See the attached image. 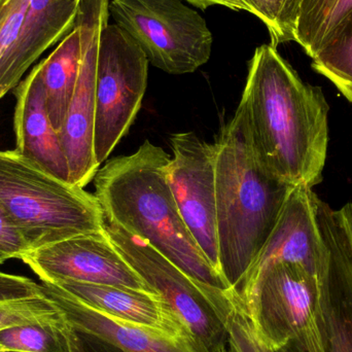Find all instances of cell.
Here are the masks:
<instances>
[{
	"instance_id": "cell-1",
	"label": "cell",
	"mask_w": 352,
	"mask_h": 352,
	"mask_svg": "<svg viewBox=\"0 0 352 352\" xmlns=\"http://www.w3.org/2000/svg\"><path fill=\"white\" fill-rule=\"evenodd\" d=\"M252 148L267 171L289 186L322 180L328 153L329 105L276 47H256L241 101Z\"/></svg>"
},
{
	"instance_id": "cell-2",
	"label": "cell",
	"mask_w": 352,
	"mask_h": 352,
	"mask_svg": "<svg viewBox=\"0 0 352 352\" xmlns=\"http://www.w3.org/2000/svg\"><path fill=\"white\" fill-rule=\"evenodd\" d=\"M170 159L162 148L146 140L133 154L113 159L97 171L95 196L105 221L148 242L200 285L233 291L182 219L167 182Z\"/></svg>"
},
{
	"instance_id": "cell-3",
	"label": "cell",
	"mask_w": 352,
	"mask_h": 352,
	"mask_svg": "<svg viewBox=\"0 0 352 352\" xmlns=\"http://www.w3.org/2000/svg\"><path fill=\"white\" fill-rule=\"evenodd\" d=\"M214 148L219 272L238 295L294 186L261 164L241 102Z\"/></svg>"
},
{
	"instance_id": "cell-4",
	"label": "cell",
	"mask_w": 352,
	"mask_h": 352,
	"mask_svg": "<svg viewBox=\"0 0 352 352\" xmlns=\"http://www.w3.org/2000/svg\"><path fill=\"white\" fill-rule=\"evenodd\" d=\"M0 207L30 250L104 232L95 195L59 179L16 150L0 151Z\"/></svg>"
},
{
	"instance_id": "cell-5",
	"label": "cell",
	"mask_w": 352,
	"mask_h": 352,
	"mask_svg": "<svg viewBox=\"0 0 352 352\" xmlns=\"http://www.w3.org/2000/svg\"><path fill=\"white\" fill-rule=\"evenodd\" d=\"M105 233L140 278L170 308L190 338L204 352H229V320L234 291L197 283L148 242L105 221Z\"/></svg>"
},
{
	"instance_id": "cell-6",
	"label": "cell",
	"mask_w": 352,
	"mask_h": 352,
	"mask_svg": "<svg viewBox=\"0 0 352 352\" xmlns=\"http://www.w3.org/2000/svg\"><path fill=\"white\" fill-rule=\"evenodd\" d=\"M258 338L273 352H324L318 322V276L297 264L263 270L240 297Z\"/></svg>"
},
{
	"instance_id": "cell-7",
	"label": "cell",
	"mask_w": 352,
	"mask_h": 352,
	"mask_svg": "<svg viewBox=\"0 0 352 352\" xmlns=\"http://www.w3.org/2000/svg\"><path fill=\"white\" fill-rule=\"evenodd\" d=\"M109 10L148 62L167 74H192L210 58L212 34L182 0H111Z\"/></svg>"
},
{
	"instance_id": "cell-8",
	"label": "cell",
	"mask_w": 352,
	"mask_h": 352,
	"mask_svg": "<svg viewBox=\"0 0 352 352\" xmlns=\"http://www.w3.org/2000/svg\"><path fill=\"white\" fill-rule=\"evenodd\" d=\"M148 62L138 43L118 26L101 29L96 70L94 150L99 166L128 133L144 100Z\"/></svg>"
},
{
	"instance_id": "cell-9",
	"label": "cell",
	"mask_w": 352,
	"mask_h": 352,
	"mask_svg": "<svg viewBox=\"0 0 352 352\" xmlns=\"http://www.w3.org/2000/svg\"><path fill=\"white\" fill-rule=\"evenodd\" d=\"M80 0H0V100L76 25Z\"/></svg>"
},
{
	"instance_id": "cell-10",
	"label": "cell",
	"mask_w": 352,
	"mask_h": 352,
	"mask_svg": "<svg viewBox=\"0 0 352 352\" xmlns=\"http://www.w3.org/2000/svg\"><path fill=\"white\" fill-rule=\"evenodd\" d=\"M109 0H80L76 16L82 32V61L59 138L69 167V182L80 188L99 168L94 150L97 58L101 29L109 23Z\"/></svg>"
},
{
	"instance_id": "cell-11",
	"label": "cell",
	"mask_w": 352,
	"mask_h": 352,
	"mask_svg": "<svg viewBox=\"0 0 352 352\" xmlns=\"http://www.w3.org/2000/svg\"><path fill=\"white\" fill-rule=\"evenodd\" d=\"M170 142L173 157L167 166V182L188 231L219 272L214 144L194 132L173 134Z\"/></svg>"
},
{
	"instance_id": "cell-12",
	"label": "cell",
	"mask_w": 352,
	"mask_h": 352,
	"mask_svg": "<svg viewBox=\"0 0 352 352\" xmlns=\"http://www.w3.org/2000/svg\"><path fill=\"white\" fill-rule=\"evenodd\" d=\"M21 261L43 283L70 280L154 293L118 252L105 230L29 250Z\"/></svg>"
},
{
	"instance_id": "cell-13",
	"label": "cell",
	"mask_w": 352,
	"mask_h": 352,
	"mask_svg": "<svg viewBox=\"0 0 352 352\" xmlns=\"http://www.w3.org/2000/svg\"><path fill=\"white\" fill-rule=\"evenodd\" d=\"M324 242L318 272V322L324 352H352V245L338 211L316 198Z\"/></svg>"
},
{
	"instance_id": "cell-14",
	"label": "cell",
	"mask_w": 352,
	"mask_h": 352,
	"mask_svg": "<svg viewBox=\"0 0 352 352\" xmlns=\"http://www.w3.org/2000/svg\"><path fill=\"white\" fill-rule=\"evenodd\" d=\"M316 198L311 188L294 186L272 233L248 270L238 297L256 275L276 263L300 265L318 276L326 248L316 217Z\"/></svg>"
},
{
	"instance_id": "cell-15",
	"label": "cell",
	"mask_w": 352,
	"mask_h": 352,
	"mask_svg": "<svg viewBox=\"0 0 352 352\" xmlns=\"http://www.w3.org/2000/svg\"><path fill=\"white\" fill-rule=\"evenodd\" d=\"M45 297L76 330L107 341L125 352H204L186 337H175L146 327L122 322L97 311L53 283H43Z\"/></svg>"
},
{
	"instance_id": "cell-16",
	"label": "cell",
	"mask_w": 352,
	"mask_h": 352,
	"mask_svg": "<svg viewBox=\"0 0 352 352\" xmlns=\"http://www.w3.org/2000/svg\"><path fill=\"white\" fill-rule=\"evenodd\" d=\"M14 126L19 154L59 179L69 182L65 153L45 104L41 64L16 87Z\"/></svg>"
},
{
	"instance_id": "cell-17",
	"label": "cell",
	"mask_w": 352,
	"mask_h": 352,
	"mask_svg": "<svg viewBox=\"0 0 352 352\" xmlns=\"http://www.w3.org/2000/svg\"><path fill=\"white\" fill-rule=\"evenodd\" d=\"M50 283L85 305L122 322L146 327L170 336L192 339L158 294L70 280Z\"/></svg>"
},
{
	"instance_id": "cell-18",
	"label": "cell",
	"mask_w": 352,
	"mask_h": 352,
	"mask_svg": "<svg viewBox=\"0 0 352 352\" xmlns=\"http://www.w3.org/2000/svg\"><path fill=\"white\" fill-rule=\"evenodd\" d=\"M82 54V32L76 21L74 29L60 41L53 53L39 63L47 113L58 133L76 90Z\"/></svg>"
},
{
	"instance_id": "cell-19",
	"label": "cell",
	"mask_w": 352,
	"mask_h": 352,
	"mask_svg": "<svg viewBox=\"0 0 352 352\" xmlns=\"http://www.w3.org/2000/svg\"><path fill=\"white\" fill-rule=\"evenodd\" d=\"M351 12L352 0H301L294 41L314 58Z\"/></svg>"
},
{
	"instance_id": "cell-20",
	"label": "cell",
	"mask_w": 352,
	"mask_h": 352,
	"mask_svg": "<svg viewBox=\"0 0 352 352\" xmlns=\"http://www.w3.org/2000/svg\"><path fill=\"white\" fill-rule=\"evenodd\" d=\"M70 328L63 316L0 331V351L72 352Z\"/></svg>"
},
{
	"instance_id": "cell-21",
	"label": "cell",
	"mask_w": 352,
	"mask_h": 352,
	"mask_svg": "<svg viewBox=\"0 0 352 352\" xmlns=\"http://www.w3.org/2000/svg\"><path fill=\"white\" fill-rule=\"evenodd\" d=\"M312 67L352 103V12L314 56Z\"/></svg>"
},
{
	"instance_id": "cell-22",
	"label": "cell",
	"mask_w": 352,
	"mask_h": 352,
	"mask_svg": "<svg viewBox=\"0 0 352 352\" xmlns=\"http://www.w3.org/2000/svg\"><path fill=\"white\" fill-rule=\"evenodd\" d=\"M219 6L246 10L260 19L268 29L273 47L295 39L301 0H219Z\"/></svg>"
},
{
	"instance_id": "cell-23",
	"label": "cell",
	"mask_w": 352,
	"mask_h": 352,
	"mask_svg": "<svg viewBox=\"0 0 352 352\" xmlns=\"http://www.w3.org/2000/svg\"><path fill=\"white\" fill-rule=\"evenodd\" d=\"M61 312L47 297L0 302V331L21 324L47 322Z\"/></svg>"
},
{
	"instance_id": "cell-24",
	"label": "cell",
	"mask_w": 352,
	"mask_h": 352,
	"mask_svg": "<svg viewBox=\"0 0 352 352\" xmlns=\"http://www.w3.org/2000/svg\"><path fill=\"white\" fill-rule=\"evenodd\" d=\"M228 329L230 352H273L258 338L243 302L236 294Z\"/></svg>"
},
{
	"instance_id": "cell-25",
	"label": "cell",
	"mask_w": 352,
	"mask_h": 352,
	"mask_svg": "<svg viewBox=\"0 0 352 352\" xmlns=\"http://www.w3.org/2000/svg\"><path fill=\"white\" fill-rule=\"evenodd\" d=\"M45 297L43 285L19 275L0 272V302Z\"/></svg>"
},
{
	"instance_id": "cell-26",
	"label": "cell",
	"mask_w": 352,
	"mask_h": 352,
	"mask_svg": "<svg viewBox=\"0 0 352 352\" xmlns=\"http://www.w3.org/2000/svg\"><path fill=\"white\" fill-rule=\"evenodd\" d=\"M30 248L27 245L18 230L8 221L6 215L0 207V254L6 260L19 258L29 252Z\"/></svg>"
},
{
	"instance_id": "cell-27",
	"label": "cell",
	"mask_w": 352,
	"mask_h": 352,
	"mask_svg": "<svg viewBox=\"0 0 352 352\" xmlns=\"http://www.w3.org/2000/svg\"><path fill=\"white\" fill-rule=\"evenodd\" d=\"M70 328L72 352H125L93 335Z\"/></svg>"
},
{
	"instance_id": "cell-28",
	"label": "cell",
	"mask_w": 352,
	"mask_h": 352,
	"mask_svg": "<svg viewBox=\"0 0 352 352\" xmlns=\"http://www.w3.org/2000/svg\"><path fill=\"white\" fill-rule=\"evenodd\" d=\"M338 214L345 230H346L347 235L351 239L352 245V203H349V204L342 207L340 210H338Z\"/></svg>"
},
{
	"instance_id": "cell-29",
	"label": "cell",
	"mask_w": 352,
	"mask_h": 352,
	"mask_svg": "<svg viewBox=\"0 0 352 352\" xmlns=\"http://www.w3.org/2000/svg\"><path fill=\"white\" fill-rule=\"evenodd\" d=\"M184 1H188V3L192 4L197 8H202V10H205V8L211 6H217V4L219 6V0H184Z\"/></svg>"
},
{
	"instance_id": "cell-30",
	"label": "cell",
	"mask_w": 352,
	"mask_h": 352,
	"mask_svg": "<svg viewBox=\"0 0 352 352\" xmlns=\"http://www.w3.org/2000/svg\"><path fill=\"white\" fill-rule=\"evenodd\" d=\"M6 261H8V260H6V258H4L3 256H1V254H0V265H1L2 263L6 262Z\"/></svg>"
},
{
	"instance_id": "cell-31",
	"label": "cell",
	"mask_w": 352,
	"mask_h": 352,
	"mask_svg": "<svg viewBox=\"0 0 352 352\" xmlns=\"http://www.w3.org/2000/svg\"><path fill=\"white\" fill-rule=\"evenodd\" d=\"M0 352H19V351H0Z\"/></svg>"
},
{
	"instance_id": "cell-32",
	"label": "cell",
	"mask_w": 352,
	"mask_h": 352,
	"mask_svg": "<svg viewBox=\"0 0 352 352\" xmlns=\"http://www.w3.org/2000/svg\"><path fill=\"white\" fill-rule=\"evenodd\" d=\"M230 352V351H229Z\"/></svg>"
}]
</instances>
